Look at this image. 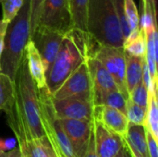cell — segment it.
Wrapping results in <instances>:
<instances>
[{"label": "cell", "mask_w": 158, "mask_h": 157, "mask_svg": "<svg viewBox=\"0 0 158 157\" xmlns=\"http://www.w3.org/2000/svg\"><path fill=\"white\" fill-rule=\"evenodd\" d=\"M15 95L12 110L6 120L18 142L23 149L28 142L45 136L42 123L38 89L32 80L25 56L22 58L14 81Z\"/></svg>", "instance_id": "cell-1"}, {"label": "cell", "mask_w": 158, "mask_h": 157, "mask_svg": "<svg viewBox=\"0 0 158 157\" xmlns=\"http://www.w3.org/2000/svg\"><path fill=\"white\" fill-rule=\"evenodd\" d=\"M94 43L90 36L76 29L65 34L56 59L45 71L46 87L51 94L87 59Z\"/></svg>", "instance_id": "cell-2"}, {"label": "cell", "mask_w": 158, "mask_h": 157, "mask_svg": "<svg viewBox=\"0 0 158 157\" xmlns=\"http://www.w3.org/2000/svg\"><path fill=\"white\" fill-rule=\"evenodd\" d=\"M31 0L24 3L15 18L8 23L4 49L0 59V71L6 73L15 81L17 72L24 56L27 43L31 40Z\"/></svg>", "instance_id": "cell-3"}, {"label": "cell", "mask_w": 158, "mask_h": 157, "mask_svg": "<svg viewBox=\"0 0 158 157\" xmlns=\"http://www.w3.org/2000/svg\"><path fill=\"white\" fill-rule=\"evenodd\" d=\"M87 31L94 43L123 47L124 38L113 0H89Z\"/></svg>", "instance_id": "cell-4"}, {"label": "cell", "mask_w": 158, "mask_h": 157, "mask_svg": "<svg viewBox=\"0 0 158 157\" xmlns=\"http://www.w3.org/2000/svg\"><path fill=\"white\" fill-rule=\"evenodd\" d=\"M38 97L44 134L56 157H76L67 134L55 115L52 94L47 88H42L38 89Z\"/></svg>", "instance_id": "cell-5"}, {"label": "cell", "mask_w": 158, "mask_h": 157, "mask_svg": "<svg viewBox=\"0 0 158 157\" xmlns=\"http://www.w3.org/2000/svg\"><path fill=\"white\" fill-rule=\"evenodd\" d=\"M91 55L104 65L112 76L118 91L128 99L129 92L126 86V55L124 48L94 43Z\"/></svg>", "instance_id": "cell-6"}, {"label": "cell", "mask_w": 158, "mask_h": 157, "mask_svg": "<svg viewBox=\"0 0 158 157\" xmlns=\"http://www.w3.org/2000/svg\"><path fill=\"white\" fill-rule=\"evenodd\" d=\"M36 28L64 34L74 29L69 0H44Z\"/></svg>", "instance_id": "cell-7"}, {"label": "cell", "mask_w": 158, "mask_h": 157, "mask_svg": "<svg viewBox=\"0 0 158 157\" xmlns=\"http://www.w3.org/2000/svg\"><path fill=\"white\" fill-rule=\"evenodd\" d=\"M87 59L84 60L79 66V68L63 82V84L52 94L54 99L76 97L91 101L93 103L94 88Z\"/></svg>", "instance_id": "cell-8"}, {"label": "cell", "mask_w": 158, "mask_h": 157, "mask_svg": "<svg viewBox=\"0 0 158 157\" xmlns=\"http://www.w3.org/2000/svg\"><path fill=\"white\" fill-rule=\"evenodd\" d=\"M65 34L42 28H36L31 40L34 43L43 60L45 71L56 59Z\"/></svg>", "instance_id": "cell-9"}, {"label": "cell", "mask_w": 158, "mask_h": 157, "mask_svg": "<svg viewBox=\"0 0 158 157\" xmlns=\"http://www.w3.org/2000/svg\"><path fill=\"white\" fill-rule=\"evenodd\" d=\"M52 102L55 115L58 119H93L94 104L91 101L76 97L64 99L52 97Z\"/></svg>", "instance_id": "cell-10"}, {"label": "cell", "mask_w": 158, "mask_h": 157, "mask_svg": "<svg viewBox=\"0 0 158 157\" xmlns=\"http://www.w3.org/2000/svg\"><path fill=\"white\" fill-rule=\"evenodd\" d=\"M65 133L67 134L76 157H83L85 155L91 131L93 119H58Z\"/></svg>", "instance_id": "cell-11"}, {"label": "cell", "mask_w": 158, "mask_h": 157, "mask_svg": "<svg viewBox=\"0 0 158 157\" xmlns=\"http://www.w3.org/2000/svg\"><path fill=\"white\" fill-rule=\"evenodd\" d=\"M96 151L99 157H115L124 145L119 135L106 129L100 122L93 119Z\"/></svg>", "instance_id": "cell-12"}, {"label": "cell", "mask_w": 158, "mask_h": 157, "mask_svg": "<svg viewBox=\"0 0 158 157\" xmlns=\"http://www.w3.org/2000/svg\"><path fill=\"white\" fill-rule=\"evenodd\" d=\"M93 119L100 122L106 129L122 138L127 133L129 126L128 118L116 108L106 105H94Z\"/></svg>", "instance_id": "cell-13"}, {"label": "cell", "mask_w": 158, "mask_h": 157, "mask_svg": "<svg viewBox=\"0 0 158 157\" xmlns=\"http://www.w3.org/2000/svg\"><path fill=\"white\" fill-rule=\"evenodd\" d=\"M87 61H88L94 92L118 90L112 76L109 74V72L106 70L104 65L97 58H95L94 56L90 54Z\"/></svg>", "instance_id": "cell-14"}, {"label": "cell", "mask_w": 158, "mask_h": 157, "mask_svg": "<svg viewBox=\"0 0 158 157\" xmlns=\"http://www.w3.org/2000/svg\"><path fill=\"white\" fill-rule=\"evenodd\" d=\"M24 56L27 60L30 74L32 80L34 81L37 89L45 88L46 87L45 69L40 53L31 40H30L25 46Z\"/></svg>", "instance_id": "cell-15"}, {"label": "cell", "mask_w": 158, "mask_h": 157, "mask_svg": "<svg viewBox=\"0 0 158 157\" xmlns=\"http://www.w3.org/2000/svg\"><path fill=\"white\" fill-rule=\"evenodd\" d=\"M144 33L146 38L145 60L152 81L155 86H157V26L153 27L147 31H144Z\"/></svg>", "instance_id": "cell-16"}, {"label": "cell", "mask_w": 158, "mask_h": 157, "mask_svg": "<svg viewBox=\"0 0 158 157\" xmlns=\"http://www.w3.org/2000/svg\"><path fill=\"white\" fill-rule=\"evenodd\" d=\"M94 105H106L116 108L126 115L127 98L118 91H94L93 94Z\"/></svg>", "instance_id": "cell-17"}, {"label": "cell", "mask_w": 158, "mask_h": 157, "mask_svg": "<svg viewBox=\"0 0 158 157\" xmlns=\"http://www.w3.org/2000/svg\"><path fill=\"white\" fill-rule=\"evenodd\" d=\"M123 139L129 147L135 150L142 156L149 157L146 141V129L143 125L129 123L127 133Z\"/></svg>", "instance_id": "cell-18"}, {"label": "cell", "mask_w": 158, "mask_h": 157, "mask_svg": "<svg viewBox=\"0 0 158 157\" xmlns=\"http://www.w3.org/2000/svg\"><path fill=\"white\" fill-rule=\"evenodd\" d=\"M126 55V86L129 93L143 81V63L145 56Z\"/></svg>", "instance_id": "cell-19"}, {"label": "cell", "mask_w": 158, "mask_h": 157, "mask_svg": "<svg viewBox=\"0 0 158 157\" xmlns=\"http://www.w3.org/2000/svg\"><path fill=\"white\" fill-rule=\"evenodd\" d=\"M20 151L23 157H56L46 136L28 142L25 147L20 149Z\"/></svg>", "instance_id": "cell-20"}, {"label": "cell", "mask_w": 158, "mask_h": 157, "mask_svg": "<svg viewBox=\"0 0 158 157\" xmlns=\"http://www.w3.org/2000/svg\"><path fill=\"white\" fill-rule=\"evenodd\" d=\"M15 95L14 81L6 73L0 71V111L8 116L12 110Z\"/></svg>", "instance_id": "cell-21"}, {"label": "cell", "mask_w": 158, "mask_h": 157, "mask_svg": "<svg viewBox=\"0 0 158 157\" xmlns=\"http://www.w3.org/2000/svg\"><path fill=\"white\" fill-rule=\"evenodd\" d=\"M69 4L74 29L88 35L87 14L89 0H69Z\"/></svg>", "instance_id": "cell-22"}, {"label": "cell", "mask_w": 158, "mask_h": 157, "mask_svg": "<svg viewBox=\"0 0 158 157\" xmlns=\"http://www.w3.org/2000/svg\"><path fill=\"white\" fill-rule=\"evenodd\" d=\"M124 51L134 56H145L146 38L144 31L142 28L131 32L123 43Z\"/></svg>", "instance_id": "cell-23"}, {"label": "cell", "mask_w": 158, "mask_h": 157, "mask_svg": "<svg viewBox=\"0 0 158 157\" xmlns=\"http://www.w3.org/2000/svg\"><path fill=\"white\" fill-rule=\"evenodd\" d=\"M144 127L156 139H158L157 92H152L148 93L146 120Z\"/></svg>", "instance_id": "cell-24"}, {"label": "cell", "mask_w": 158, "mask_h": 157, "mask_svg": "<svg viewBox=\"0 0 158 157\" xmlns=\"http://www.w3.org/2000/svg\"><path fill=\"white\" fill-rule=\"evenodd\" d=\"M126 116L130 124L144 126L146 120V108L134 104L130 98H128Z\"/></svg>", "instance_id": "cell-25"}, {"label": "cell", "mask_w": 158, "mask_h": 157, "mask_svg": "<svg viewBox=\"0 0 158 157\" xmlns=\"http://www.w3.org/2000/svg\"><path fill=\"white\" fill-rule=\"evenodd\" d=\"M24 0H0L2 6V19L9 23L21 8Z\"/></svg>", "instance_id": "cell-26"}, {"label": "cell", "mask_w": 158, "mask_h": 157, "mask_svg": "<svg viewBox=\"0 0 158 157\" xmlns=\"http://www.w3.org/2000/svg\"><path fill=\"white\" fill-rule=\"evenodd\" d=\"M124 8L131 31L140 28V14L134 0H124Z\"/></svg>", "instance_id": "cell-27"}, {"label": "cell", "mask_w": 158, "mask_h": 157, "mask_svg": "<svg viewBox=\"0 0 158 157\" xmlns=\"http://www.w3.org/2000/svg\"><path fill=\"white\" fill-rule=\"evenodd\" d=\"M129 98L134 104H136L143 108H147L148 90L143 81L129 93Z\"/></svg>", "instance_id": "cell-28"}, {"label": "cell", "mask_w": 158, "mask_h": 157, "mask_svg": "<svg viewBox=\"0 0 158 157\" xmlns=\"http://www.w3.org/2000/svg\"><path fill=\"white\" fill-rule=\"evenodd\" d=\"M114 2V6H115V9L119 20V24H120V28H121V31L123 34V38L124 41L128 38V36L131 34V29L130 26L128 24L127 21V18H126V14H125V8H124V0H113Z\"/></svg>", "instance_id": "cell-29"}, {"label": "cell", "mask_w": 158, "mask_h": 157, "mask_svg": "<svg viewBox=\"0 0 158 157\" xmlns=\"http://www.w3.org/2000/svg\"><path fill=\"white\" fill-rule=\"evenodd\" d=\"M44 1V0H31V18H30L31 35H30V39L38 25V21L40 19Z\"/></svg>", "instance_id": "cell-30"}, {"label": "cell", "mask_w": 158, "mask_h": 157, "mask_svg": "<svg viewBox=\"0 0 158 157\" xmlns=\"http://www.w3.org/2000/svg\"><path fill=\"white\" fill-rule=\"evenodd\" d=\"M146 141H147V150L149 157H158L157 139H156L147 130H146Z\"/></svg>", "instance_id": "cell-31"}, {"label": "cell", "mask_w": 158, "mask_h": 157, "mask_svg": "<svg viewBox=\"0 0 158 157\" xmlns=\"http://www.w3.org/2000/svg\"><path fill=\"white\" fill-rule=\"evenodd\" d=\"M83 157H99L97 151H96V146H95V139H94V125L93 129L91 131L90 139L88 142V146L85 152V155Z\"/></svg>", "instance_id": "cell-32"}, {"label": "cell", "mask_w": 158, "mask_h": 157, "mask_svg": "<svg viewBox=\"0 0 158 157\" xmlns=\"http://www.w3.org/2000/svg\"><path fill=\"white\" fill-rule=\"evenodd\" d=\"M18 145L16 138L0 139V152H8Z\"/></svg>", "instance_id": "cell-33"}, {"label": "cell", "mask_w": 158, "mask_h": 157, "mask_svg": "<svg viewBox=\"0 0 158 157\" xmlns=\"http://www.w3.org/2000/svg\"><path fill=\"white\" fill-rule=\"evenodd\" d=\"M8 23L4 21L3 19L0 20V59H1V55L4 49V41H5V35Z\"/></svg>", "instance_id": "cell-34"}, {"label": "cell", "mask_w": 158, "mask_h": 157, "mask_svg": "<svg viewBox=\"0 0 158 157\" xmlns=\"http://www.w3.org/2000/svg\"><path fill=\"white\" fill-rule=\"evenodd\" d=\"M0 157H23L19 147L17 145L14 149L8 152H0Z\"/></svg>", "instance_id": "cell-35"}, {"label": "cell", "mask_w": 158, "mask_h": 157, "mask_svg": "<svg viewBox=\"0 0 158 157\" xmlns=\"http://www.w3.org/2000/svg\"><path fill=\"white\" fill-rule=\"evenodd\" d=\"M126 145H127V144H126ZM127 148H128V150H129V152H130V154H131V157H143V156H142L139 153H137L135 150H133L132 148L129 147L128 145H127Z\"/></svg>", "instance_id": "cell-36"}, {"label": "cell", "mask_w": 158, "mask_h": 157, "mask_svg": "<svg viewBox=\"0 0 158 157\" xmlns=\"http://www.w3.org/2000/svg\"><path fill=\"white\" fill-rule=\"evenodd\" d=\"M124 157H131L128 148H127V145H126L125 142H124Z\"/></svg>", "instance_id": "cell-37"}, {"label": "cell", "mask_w": 158, "mask_h": 157, "mask_svg": "<svg viewBox=\"0 0 158 157\" xmlns=\"http://www.w3.org/2000/svg\"><path fill=\"white\" fill-rule=\"evenodd\" d=\"M124 140V139H123ZM115 157H124V145H123V147L121 148V150L117 154V155Z\"/></svg>", "instance_id": "cell-38"}]
</instances>
